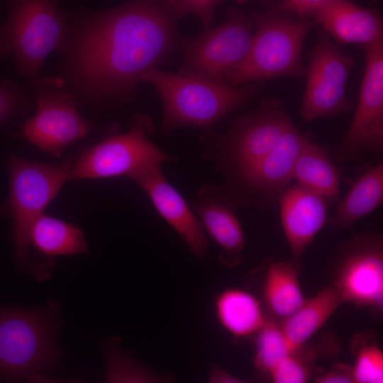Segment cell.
I'll list each match as a JSON object with an SVG mask.
<instances>
[{"label": "cell", "instance_id": "obj_1", "mask_svg": "<svg viewBox=\"0 0 383 383\" xmlns=\"http://www.w3.org/2000/svg\"><path fill=\"white\" fill-rule=\"evenodd\" d=\"M182 18L174 0H131L85 16L71 43L70 67L77 87L102 99L133 92L145 72L179 48Z\"/></svg>", "mask_w": 383, "mask_h": 383}, {"label": "cell", "instance_id": "obj_2", "mask_svg": "<svg viewBox=\"0 0 383 383\" xmlns=\"http://www.w3.org/2000/svg\"><path fill=\"white\" fill-rule=\"evenodd\" d=\"M59 312L54 299L39 308L0 307V380L42 379L58 367Z\"/></svg>", "mask_w": 383, "mask_h": 383}, {"label": "cell", "instance_id": "obj_3", "mask_svg": "<svg viewBox=\"0 0 383 383\" xmlns=\"http://www.w3.org/2000/svg\"><path fill=\"white\" fill-rule=\"evenodd\" d=\"M140 82L150 83L160 94L165 133L185 126L208 128L246 105L259 88L253 84L233 85L158 68L145 72Z\"/></svg>", "mask_w": 383, "mask_h": 383}, {"label": "cell", "instance_id": "obj_4", "mask_svg": "<svg viewBox=\"0 0 383 383\" xmlns=\"http://www.w3.org/2000/svg\"><path fill=\"white\" fill-rule=\"evenodd\" d=\"M7 19L0 22V57L12 56L18 70L34 85L46 57L65 49L72 28L59 0H6Z\"/></svg>", "mask_w": 383, "mask_h": 383}, {"label": "cell", "instance_id": "obj_5", "mask_svg": "<svg viewBox=\"0 0 383 383\" xmlns=\"http://www.w3.org/2000/svg\"><path fill=\"white\" fill-rule=\"evenodd\" d=\"M311 23L289 13L255 14V32L244 60L226 77L224 82L243 85L282 77H301V51Z\"/></svg>", "mask_w": 383, "mask_h": 383}, {"label": "cell", "instance_id": "obj_6", "mask_svg": "<svg viewBox=\"0 0 383 383\" xmlns=\"http://www.w3.org/2000/svg\"><path fill=\"white\" fill-rule=\"evenodd\" d=\"M294 125L277 97L262 100L259 107L240 116L223 135L206 148L208 159L236 182L279 143Z\"/></svg>", "mask_w": 383, "mask_h": 383}, {"label": "cell", "instance_id": "obj_7", "mask_svg": "<svg viewBox=\"0 0 383 383\" xmlns=\"http://www.w3.org/2000/svg\"><path fill=\"white\" fill-rule=\"evenodd\" d=\"M72 162L70 158L62 164L51 165L9 155V194L1 210L11 218L15 259L20 267L27 269L30 265V225L70 180Z\"/></svg>", "mask_w": 383, "mask_h": 383}, {"label": "cell", "instance_id": "obj_8", "mask_svg": "<svg viewBox=\"0 0 383 383\" xmlns=\"http://www.w3.org/2000/svg\"><path fill=\"white\" fill-rule=\"evenodd\" d=\"M255 16L231 7L220 25L206 28L197 38H181L179 48L184 58L179 73L225 83L248 55Z\"/></svg>", "mask_w": 383, "mask_h": 383}, {"label": "cell", "instance_id": "obj_9", "mask_svg": "<svg viewBox=\"0 0 383 383\" xmlns=\"http://www.w3.org/2000/svg\"><path fill=\"white\" fill-rule=\"evenodd\" d=\"M152 129L148 117L140 114L133 116L127 132L108 137L73 162L70 180L128 177L148 166L175 162L176 157L150 141Z\"/></svg>", "mask_w": 383, "mask_h": 383}, {"label": "cell", "instance_id": "obj_10", "mask_svg": "<svg viewBox=\"0 0 383 383\" xmlns=\"http://www.w3.org/2000/svg\"><path fill=\"white\" fill-rule=\"evenodd\" d=\"M332 274V284L343 302L382 316L383 240L379 233L361 234L342 243Z\"/></svg>", "mask_w": 383, "mask_h": 383}, {"label": "cell", "instance_id": "obj_11", "mask_svg": "<svg viewBox=\"0 0 383 383\" xmlns=\"http://www.w3.org/2000/svg\"><path fill=\"white\" fill-rule=\"evenodd\" d=\"M33 86L36 111L22 126L21 135L39 149L60 157L67 147L88 133L89 125L80 116L61 78L38 79Z\"/></svg>", "mask_w": 383, "mask_h": 383}, {"label": "cell", "instance_id": "obj_12", "mask_svg": "<svg viewBox=\"0 0 383 383\" xmlns=\"http://www.w3.org/2000/svg\"><path fill=\"white\" fill-rule=\"evenodd\" d=\"M354 64V60L333 43L327 33L318 31L305 70L306 84L300 109L304 122L335 117L351 109L353 103L346 87Z\"/></svg>", "mask_w": 383, "mask_h": 383}, {"label": "cell", "instance_id": "obj_13", "mask_svg": "<svg viewBox=\"0 0 383 383\" xmlns=\"http://www.w3.org/2000/svg\"><path fill=\"white\" fill-rule=\"evenodd\" d=\"M365 66L350 126L335 150L338 162L354 160L361 150H383V40L363 46Z\"/></svg>", "mask_w": 383, "mask_h": 383}, {"label": "cell", "instance_id": "obj_14", "mask_svg": "<svg viewBox=\"0 0 383 383\" xmlns=\"http://www.w3.org/2000/svg\"><path fill=\"white\" fill-rule=\"evenodd\" d=\"M294 124L279 143L253 167L235 182L237 204L267 205L277 201L293 179L296 160L307 143Z\"/></svg>", "mask_w": 383, "mask_h": 383}, {"label": "cell", "instance_id": "obj_15", "mask_svg": "<svg viewBox=\"0 0 383 383\" xmlns=\"http://www.w3.org/2000/svg\"><path fill=\"white\" fill-rule=\"evenodd\" d=\"M129 177L148 195L159 214L201 260L208 257L204 230L182 195L167 182L160 165L138 170Z\"/></svg>", "mask_w": 383, "mask_h": 383}, {"label": "cell", "instance_id": "obj_16", "mask_svg": "<svg viewBox=\"0 0 383 383\" xmlns=\"http://www.w3.org/2000/svg\"><path fill=\"white\" fill-rule=\"evenodd\" d=\"M236 204L225 187L213 184L201 187L191 204L204 230L221 249L219 260L227 267L238 265L243 260L245 239Z\"/></svg>", "mask_w": 383, "mask_h": 383}, {"label": "cell", "instance_id": "obj_17", "mask_svg": "<svg viewBox=\"0 0 383 383\" xmlns=\"http://www.w3.org/2000/svg\"><path fill=\"white\" fill-rule=\"evenodd\" d=\"M281 222L293 260L299 261L326 225L328 201L321 196L296 184L279 194Z\"/></svg>", "mask_w": 383, "mask_h": 383}, {"label": "cell", "instance_id": "obj_18", "mask_svg": "<svg viewBox=\"0 0 383 383\" xmlns=\"http://www.w3.org/2000/svg\"><path fill=\"white\" fill-rule=\"evenodd\" d=\"M310 17L342 43L363 47L382 40L383 25L379 13L350 0H335Z\"/></svg>", "mask_w": 383, "mask_h": 383}, {"label": "cell", "instance_id": "obj_19", "mask_svg": "<svg viewBox=\"0 0 383 383\" xmlns=\"http://www.w3.org/2000/svg\"><path fill=\"white\" fill-rule=\"evenodd\" d=\"M343 303L332 284L305 299L295 312L281 322L291 353L305 345Z\"/></svg>", "mask_w": 383, "mask_h": 383}, {"label": "cell", "instance_id": "obj_20", "mask_svg": "<svg viewBox=\"0 0 383 383\" xmlns=\"http://www.w3.org/2000/svg\"><path fill=\"white\" fill-rule=\"evenodd\" d=\"M214 310L221 327L236 338L255 335L267 318L260 300L240 288L221 290L215 296Z\"/></svg>", "mask_w": 383, "mask_h": 383}, {"label": "cell", "instance_id": "obj_21", "mask_svg": "<svg viewBox=\"0 0 383 383\" xmlns=\"http://www.w3.org/2000/svg\"><path fill=\"white\" fill-rule=\"evenodd\" d=\"M293 179L329 204H337L340 201L343 170L320 145L307 141L296 160Z\"/></svg>", "mask_w": 383, "mask_h": 383}, {"label": "cell", "instance_id": "obj_22", "mask_svg": "<svg viewBox=\"0 0 383 383\" xmlns=\"http://www.w3.org/2000/svg\"><path fill=\"white\" fill-rule=\"evenodd\" d=\"M383 203V163L370 168L353 184L345 196L337 204L326 225L346 228L370 214Z\"/></svg>", "mask_w": 383, "mask_h": 383}, {"label": "cell", "instance_id": "obj_23", "mask_svg": "<svg viewBox=\"0 0 383 383\" xmlns=\"http://www.w3.org/2000/svg\"><path fill=\"white\" fill-rule=\"evenodd\" d=\"M297 261H278L269 265L262 286L263 301L272 318L282 321L305 300L299 281Z\"/></svg>", "mask_w": 383, "mask_h": 383}, {"label": "cell", "instance_id": "obj_24", "mask_svg": "<svg viewBox=\"0 0 383 383\" xmlns=\"http://www.w3.org/2000/svg\"><path fill=\"white\" fill-rule=\"evenodd\" d=\"M30 243L47 257L84 254L89 248L80 228L41 213L28 230Z\"/></svg>", "mask_w": 383, "mask_h": 383}, {"label": "cell", "instance_id": "obj_25", "mask_svg": "<svg viewBox=\"0 0 383 383\" xmlns=\"http://www.w3.org/2000/svg\"><path fill=\"white\" fill-rule=\"evenodd\" d=\"M255 336L253 364L260 372L269 373L282 358L292 353L281 321L267 318Z\"/></svg>", "mask_w": 383, "mask_h": 383}, {"label": "cell", "instance_id": "obj_26", "mask_svg": "<svg viewBox=\"0 0 383 383\" xmlns=\"http://www.w3.org/2000/svg\"><path fill=\"white\" fill-rule=\"evenodd\" d=\"M351 346L355 353V383L383 382V353L370 333L356 335Z\"/></svg>", "mask_w": 383, "mask_h": 383}, {"label": "cell", "instance_id": "obj_27", "mask_svg": "<svg viewBox=\"0 0 383 383\" xmlns=\"http://www.w3.org/2000/svg\"><path fill=\"white\" fill-rule=\"evenodd\" d=\"M316 350L304 349V345L282 358L270 372L275 383H304L309 379L311 361Z\"/></svg>", "mask_w": 383, "mask_h": 383}, {"label": "cell", "instance_id": "obj_28", "mask_svg": "<svg viewBox=\"0 0 383 383\" xmlns=\"http://www.w3.org/2000/svg\"><path fill=\"white\" fill-rule=\"evenodd\" d=\"M21 89L13 82L0 83V126L24 109L25 101Z\"/></svg>", "mask_w": 383, "mask_h": 383}, {"label": "cell", "instance_id": "obj_29", "mask_svg": "<svg viewBox=\"0 0 383 383\" xmlns=\"http://www.w3.org/2000/svg\"><path fill=\"white\" fill-rule=\"evenodd\" d=\"M222 0H174L179 13L183 17L187 14L198 16L205 28L213 20L217 6Z\"/></svg>", "mask_w": 383, "mask_h": 383}, {"label": "cell", "instance_id": "obj_30", "mask_svg": "<svg viewBox=\"0 0 383 383\" xmlns=\"http://www.w3.org/2000/svg\"><path fill=\"white\" fill-rule=\"evenodd\" d=\"M335 0H281L268 12H282L295 14L299 18L310 16L314 11Z\"/></svg>", "mask_w": 383, "mask_h": 383}, {"label": "cell", "instance_id": "obj_31", "mask_svg": "<svg viewBox=\"0 0 383 383\" xmlns=\"http://www.w3.org/2000/svg\"><path fill=\"white\" fill-rule=\"evenodd\" d=\"M317 383H355L353 367L344 362L335 363L326 372L314 378Z\"/></svg>", "mask_w": 383, "mask_h": 383}, {"label": "cell", "instance_id": "obj_32", "mask_svg": "<svg viewBox=\"0 0 383 383\" xmlns=\"http://www.w3.org/2000/svg\"><path fill=\"white\" fill-rule=\"evenodd\" d=\"M210 379L214 382H243L241 379L235 377L227 372L214 367L211 370Z\"/></svg>", "mask_w": 383, "mask_h": 383}, {"label": "cell", "instance_id": "obj_33", "mask_svg": "<svg viewBox=\"0 0 383 383\" xmlns=\"http://www.w3.org/2000/svg\"><path fill=\"white\" fill-rule=\"evenodd\" d=\"M235 1L240 4H244L247 3L248 1H249L250 0H235Z\"/></svg>", "mask_w": 383, "mask_h": 383}]
</instances>
